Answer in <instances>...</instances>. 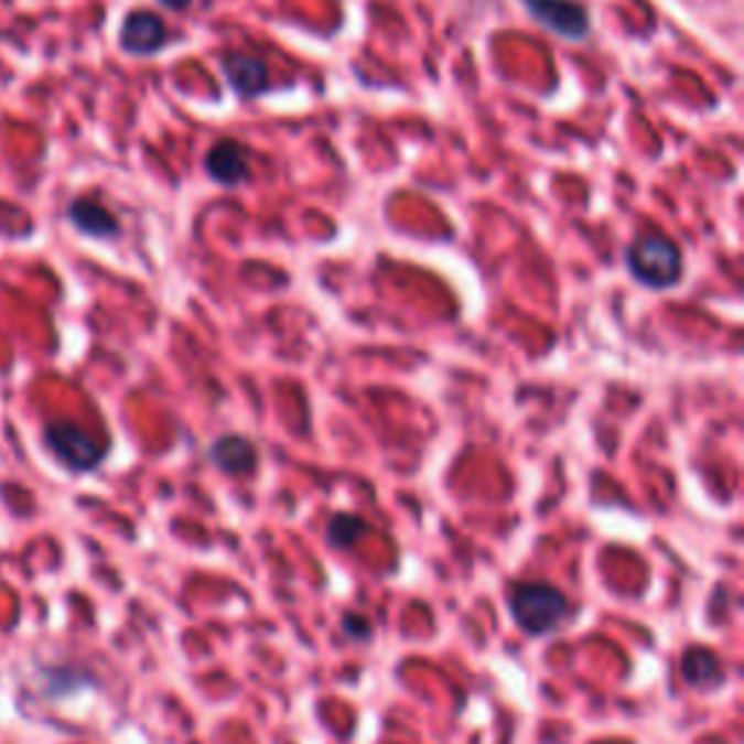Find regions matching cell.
<instances>
[{"label":"cell","instance_id":"7a4b0ae2","mask_svg":"<svg viewBox=\"0 0 744 744\" xmlns=\"http://www.w3.org/2000/svg\"><path fill=\"white\" fill-rule=\"evenodd\" d=\"M625 268L643 289L669 291L683 277V250L666 233H640L625 250Z\"/></svg>","mask_w":744,"mask_h":744},{"label":"cell","instance_id":"9c48e42d","mask_svg":"<svg viewBox=\"0 0 744 744\" xmlns=\"http://www.w3.org/2000/svg\"><path fill=\"white\" fill-rule=\"evenodd\" d=\"M67 218H71V225L76 230L90 236V239H117L122 230L120 218L114 216L108 207H103L97 198H88V195L71 201Z\"/></svg>","mask_w":744,"mask_h":744},{"label":"cell","instance_id":"8fae6325","mask_svg":"<svg viewBox=\"0 0 744 744\" xmlns=\"http://www.w3.org/2000/svg\"><path fill=\"white\" fill-rule=\"evenodd\" d=\"M369 536L367 518L353 513H335L326 520V541L335 550H353L358 547L360 538Z\"/></svg>","mask_w":744,"mask_h":744},{"label":"cell","instance_id":"ba28073f","mask_svg":"<svg viewBox=\"0 0 744 744\" xmlns=\"http://www.w3.org/2000/svg\"><path fill=\"white\" fill-rule=\"evenodd\" d=\"M207 460L216 465L218 472L227 474V477H250V474L257 472L259 451L248 436L227 433V436H218V440L209 445Z\"/></svg>","mask_w":744,"mask_h":744},{"label":"cell","instance_id":"52a82bcc","mask_svg":"<svg viewBox=\"0 0 744 744\" xmlns=\"http://www.w3.org/2000/svg\"><path fill=\"white\" fill-rule=\"evenodd\" d=\"M222 76L233 88V94H239L241 99H257L271 90V71L262 58L250 56V53H225L222 56Z\"/></svg>","mask_w":744,"mask_h":744},{"label":"cell","instance_id":"277c9868","mask_svg":"<svg viewBox=\"0 0 744 744\" xmlns=\"http://www.w3.org/2000/svg\"><path fill=\"white\" fill-rule=\"evenodd\" d=\"M520 7L547 33L582 44L591 35V12L579 0H520Z\"/></svg>","mask_w":744,"mask_h":744},{"label":"cell","instance_id":"6da1fadb","mask_svg":"<svg viewBox=\"0 0 744 744\" xmlns=\"http://www.w3.org/2000/svg\"><path fill=\"white\" fill-rule=\"evenodd\" d=\"M506 608L520 632L529 637H547L568 623L570 600L556 584L524 579L506 587Z\"/></svg>","mask_w":744,"mask_h":744},{"label":"cell","instance_id":"30bf717a","mask_svg":"<svg viewBox=\"0 0 744 744\" xmlns=\"http://www.w3.org/2000/svg\"><path fill=\"white\" fill-rule=\"evenodd\" d=\"M680 678L687 680L692 689H710L724 683V666H721L719 655L707 646H689L680 657Z\"/></svg>","mask_w":744,"mask_h":744},{"label":"cell","instance_id":"3957f363","mask_svg":"<svg viewBox=\"0 0 744 744\" xmlns=\"http://www.w3.org/2000/svg\"><path fill=\"white\" fill-rule=\"evenodd\" d=\"M44 442H47L50 454L56 456L67 472L76 474H88L99 468L105 460V451H108L103 436L88 431L85 424L71 422V419L50 422L44 428Z\"/></svg>","mask_w":744,"mask_h":744},{"label":"cell","instance_id":"7c38bea8","mask_svg":"<svg viewBox=\"0 0 744 744\" xmlns=\"http://www.w3.org/2000/svg\"><path fill=\"white\" fill-rule=\"evenodd\" d=\"M344 634L349 637V640H367L369 634H373V625H369V619H364V616L358 614H344Z\"/></svg>","mask_w":744,"mask_h":744},{"label":"cell","instance_id":"4fadbf2b","mask_svg":"<svg viewBox=\"0 0 744 744\" xmlns=\"http://www.w3.org/2000/svg\"><path fill=\"white\" fill-rule=\"evenodd\" d=\"M158 3H161L163 9H169V12H186L195 0H158Z\"/></svg>","mask_w":744,"mask_h":744},{"label":"cell","instance_id":"5b68a950","mask_svg":"<svg viewBox=\"0 0 744 744\" xmlns=\"http://www.w3.org/2000/svg\"><path fill=\"white\" fill-rule=\"evenodd\" d=\"M169 26L163 24V18L152 9H134L126 15L120 26V47L122 53L137 58H149L163 53L169 44Z\"/></svg>","mask_w":744,"mask_h":744},{"label":"cell","instance_id":"8992f818","mask_svg":"<svg viewBox=\"0 0 744 744\" xmlns=\"http://www.w3.org/2000/svg\"><path fill=\"white\" fill-rule=\"evenodd\" d=\"M204 172L213 184L225 186V190H236V186L248 184L250 181V158L248 149L230 137L218 140L204 154Z\"/></svg>","mask_w":744,"mask_h":744}]
</instances>
